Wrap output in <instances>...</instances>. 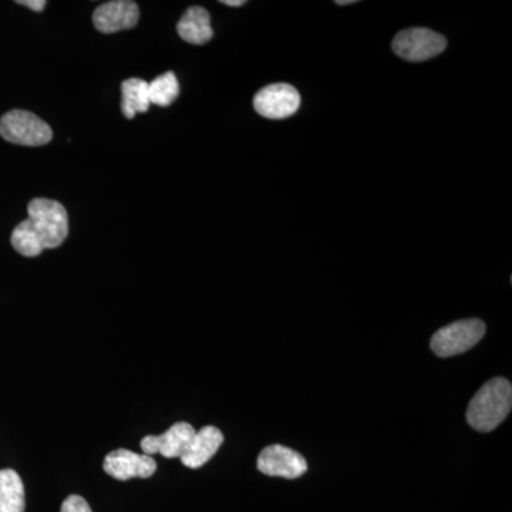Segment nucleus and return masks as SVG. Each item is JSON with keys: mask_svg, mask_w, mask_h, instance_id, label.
<instances>
[{"mask_svg": "<svg viewBox=\"0 0 512 512\" xmlns=\"http://www.w3.org/2000/svg\"><path fill=\"white\" fill-rule=\"evenodd\" d=\"M512 407V386L504 377H495L481 386L468 404L467 421L474 430L488 433L500 426Z\"/></svg>", "mask_w": 512, "mask_h": 512, "instance_id": "f257e3e1", "label": "nucleus"}, {"mask_svg": "<svg viewBox=\"0 0 512 512\" xmlns=\"http://www.w3.org/2000/svg\"><path fill=\"white\" fill-rule=\"evenodd\" d=\"M29 221L35 228L37 237L42 241L43 248L60 247L69 234V217L66 208L60 202L35 198L30 201Z\"/></svg>", "mask_w": 512, "mask_h": 512, "instance_id": "f03ea898", "label": "nucleus"}, {"mask_svg": "<svg viewBox=\"0 0 512 512\" xmlns=\"http://www.w3.org/2000/svg\"><path fill=\"white\" fill-rule=\"evenodd\" d=\"M485 323L480 319H464L450 323L434 333L431 350L439 357L461 355L484 338Z\"/></svg>", "mask_w": 512, "mask_h": 512, "instance_id": "7ed1b4c3", "label": "nucleus"}, {"mask_svg": "<svg viewBox=\"0 0 512 512\" xmlns=\"http://www.w3.org/2000/svg\"><path fill=\"white\" fill-rule=\"evenodd\" d=\"M0 136L18 146H45L53 138L52 128L25 110H12L0 119Z\"/></svg>", "mask_w": 512, "mask_h": 512, "instance_id": "20e7f679", "label": "nucleus"}, {"mask_svg": "<svg viewBox=\"0 0 512 512\" xmlns=\"http://www.w3.org/2000/svg\"><path fill=\"white\" fill-rule=\"evenodd\" d=\"M447 47L446 37L426 28H412L397 33L393 52L407 62H424L441 55Z\"/></svg>", "mask_w": 512, "mask_h": 512, "instance_id": "39448f33", "label": "nucleus"}, {"mask_svg": "<svg viewBox=\"0 0 512 512\" xmlns=\"http://www.w3.org/2000/svg\"><path fill=\"white\" fill-rule=\"evenodd\" d=\"M301 94L291 84H269L254 97L256 113L269 120H284L298 111Z\"/></svg>", "mask_w": 512, "mask_h": 512, "instance_id": "423d86ee", "label": "nucleus"}, {"mask_svg": "<svg viewBox=\"0 0 512 512\" xmlns=\"http://www.w3.org/2000/svg\"><path fill=\"white\" fill-rule=\"evenodd\" d=\"M258 470L265 476L295 480L308 471V463L298 451L281 444H272L259 454Z\"/></svg>", "mask_w": 512, "mask_h": 512, "instance_id": "0eeeda50", "label": "nucleus"}, {"mask_svg": "<svg viewBox=\"0 0 512 512\" xmlns=\"http://www.w3.org/2000/svg\"><path fill=\"white\" fill-rule=\"evenodd\" d=\"M104 471L110 477L119 481L131 480V478H148L153 476L157 470V463L151 456L136 454L130 450L111 451L104 458Z\"/></svg>", "mask_w": 512, "mask_h": 512, "instance_id": "6e6552de", "label": "nucleus"}, {"mask_svg": "<svg viewBox=\"0 0 512 512\" xmlns=\"http://www.w3.org/2000/svg\"><path fill=\"white\" fill-rule=\"evenodd\" d=\"M138 19H140V9L137 3L131 0H113V2L103 3L93 13L94 26L106 35L133 29Z\"/></svg>", "mask_w": 512, "mask_h": 512, "instance_id": "1a4fd4ad", "label": "nucleus"}, {"mask_svg": "<svg viewBox=\"0 0 512 512\" xmlns=\"http://www.w3.org/2000/svg\"><path fill=\"white\" fill-rule=\"evenodd\" d=\"M194 436V427L190 423L180 421L160 436L144 437L141 440V448L146 456L160 453L165 458H181Z\"/></svg>", "mask_w": 512, "mask_h": 512, "instance_id": "9d476101", "label": "nucleus"}, {"mask_svg": "<svg viewBox=\"0 0 512 512\" xmlns=\"http://www.w3.org/2000/svg\"><path fill=\"white\" fill-rule=\"evenodd\" d=\"M224 443V434L214 426L202 427L195 431L187 450L181 456V463L188 468H200L215 456Z\"/></svg>", "mask_w": 512, "mask_h": 512, "instance_id": "9b49d317", "label": "nucleus"}, {"mask_svg": "<svg viewBox=\"0 0 512 512\" xmlns=\"http://www.w3.org/2000/svg\"><path fill=\"white\" fill-rule=\"evenodd\" d=\"M177 32L185 42L192 45H205L214 36L210 13L201 6H192L178 22Z\"/></svg>", "mask_w": 512, "mask_h": 512, "instance_id": "f8f14e48", "label": "nucleus"}, {"mask_svg": "<svg viewBox=\"0 0 512 512\" xmlns=\"http://www.w3.org/2000/svg\"><path fill=\"white\" fill-rule=\"evenodd\" d=\"M0 512H25V487L15 470H0Z\"/></svg>", "mask_w": 512, "mask_h": 512, "instance_id": "ddd939ff", "label": "nucleus"}, {"mask_svg": "<svg viewBox=\"0 0 512 512\" xmlns=\"http://www.w3.org/2000/svg\"><path fill=\"white\" fill-rule=\"evenodd\" d=\"M121 111L128 120L134 119L137 113H147L150 109L148 83L143 79H128L121 84Z\"/></svg>", "mask_w": 512, "mask_h": 512, "instance_id": "4468645a", "label": "nucleus"}, {"mask_svg": "<svg viewBox=\"0 0 512 512\" xmlns=\"http://www.w3.org/2000/svg\"><path fill=\"white\" fill-rule=\"evenodd\" d=\"M178 94H180V84L173 72L161 74L153 82L148 83L150 103L156 106H170L177 100Z\"/></svg>", "mask_w": 512, "mask_h": 512, "instance_id": "2eb2a0df", "label": "nucleus"}, {"mask_svg": "<svg viewBox=\"0 0 512 512\" xmlns=\"http://www.w3.org/2000/svg\"><path fill=\"white\" fill-rule=\"evenodd\" d=\"M10 242H12V247L15 248V251H18L20 255L28 256V258L39 256L45 251L42 241L37 237L35 228H33L29 218L20 222L18 227L13 229Z\"/></svg>", "mask_w": 512, "mask_h": 512, "instance_id": "dca6fc26", "label": "nucleus"}, {"mask_svg": "<svg viewBox=\"0 0 512 512\" xmlns=\"http://www.w3.org/2000/svg\"><path fill=\"white\" fill-rule=\"evenodd\" d=\"M60 512H93L87 501L80 495H70L64 500Z\"/></svg>", "mask_w": 512, "mask_h": 512, "instance_id": "f3484780", "label": "nucleus"}, {"mask_svg": "<svg viewBox=\"0 0 512 512\" xmlns=\"http://www.w3.org/2000/svg\"><path fill=\"white\" fill-rule=\"evenodd\" d=\"M19 5L26 6V8L35 10V12H42L45 10L47 2L45 0H23V2H18Z\"/></svg>", "mask_w": 512, "mask_h": 512, "instance_id": "a211bd4d", "label": "nucleus"}, {"mask_svg": "<svg viewBox=\"0 0 512 512\" xmlns=\"http://www.w3.org/2000/svg\"><path fill=\"white\" fill-rule=\"evenodd\" d=\"M222 5L231 6V8H239V6H244L245 0H222Z\"/></svg>", "mask_w": 512, "mask_h": 512, "instance_id": "6ab92c4d", "label": "nucleus"}, {"mask_svg": "<svg viewBox=\"0 0 512 512\" xmlns=\"http://www.w3.org/2000/svg\"><path fill=\"white\" fill-rule=\"evenodd\" d=\"M352 3H355V0H345V2H342V0H338V2H336V5L346 6V5H352Z\"/></svg>", "mask_w": 512, "mask_h": 512, "instance_id": "aec40b11", "label": "nucleus"}]
</instances>
